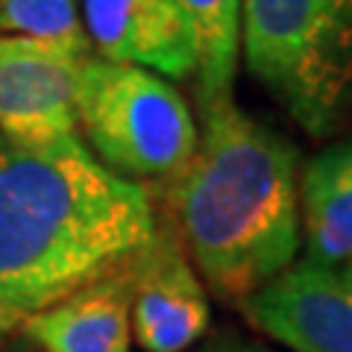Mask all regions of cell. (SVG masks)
Segmentation results:
<instances>
[{
  "label": "cell",
  "mask_w": 352,
  "mask_h": 352,
  "mask_svg": "<svg viewBox=\"0 0 352 352\" xmlns=\"http://www.w3.org/2000/svg\"><path fill=\"white\" fill-rule=\"evenodd\" d=\"M156 223L144 185L103 168L76 135H0V308L21 320L126 267Z\"/></svg>",
  "instance_id": "1"
},
{
  "label": "cell",
  "mask_w": 352,
  "mask_h": 352,
  "mask_svg": "<svg viewBox=\"0 0 352 352\" xmlns=\"http://www.w3.org/2000/svg\"><path fill=\"white\" fill-rule=\"evenodd\" d=\"M296 147L229 100L203 112L197 150L168 182L173 235L214 296L241 305L296 261Z\"/></svg>",
  "instance_id": "2"
},
{
  "label": "cell",
  "mask_w": 352,
  "mask_h": 352,
  "mask_svg": "<svg viewBox=\"0 0 352 352\" xmlns=\"http://www.w3.org/2000/svg\"><path fill=\"white\" fill-rule=\"evenodd\" d=\"M247 71L311 138L352 109V36L329 0H241Z\"/></svg>",
  "instance_id": "3"
},
{
  "label": "cell",
  "mask_w": 352,
  "mask_h": 352,
  "mask_svg": "<svg viewBox=\"0 0 352 352\" xmlns=\"http://www.w3.org/2000/svg\"><path fill=\"white\" fill-rule=\"evenodd\" d=\"M76 126L91 156L129 182H173L197 150L200 129L164 76L88 56L76 85Z\"/></svg>",
  "instance_id": "4"
},
{
  "label": "cell",
  "mask_w": 352,
  "mask_h": 352,
  "mask_svg": "<svg viewBox=\"0 0 352 352\" xmlns=\"http://www.w3.org/2000/svg\"><path fill=\"white\" fill-rule=\"evenodd\" d=\"M129 323L144 352H188L208 335V294L168 223L129 261Z\"/></svg>",
  "instance_id": "5"
},
{
  "label": "cell",
  "mask_w": 352,
  "mask_h": 352,
  "mask_svg": "<svg viewBox=\"0 0 352 352\" xmlns=\"http://www.w3.org/2000/svg\"><path fill=\"white\" fill-rule=\"evenodd\" d=\"M88 56L47 41L0 36V135L18 144L74 135L76 85Z\"/></svg>",
  "instance_id": "6"
},
{
  "label": "cell",
  "mask_w": 352,
  "mask_h": 352,
  "mask_svg": "<svg viewBox=\"0 0 352 352\" xmlns=\"http://www.w3.org/2000/svg\"><path fill=\"white\" fill-rule=\"evenodd\" d=\"M252 329L294 352H352V279L340 267L294 261L241 302Z\"/></svg>",
  "instance_id": "7"
},
{
  "label": "cell",
  "mask_w": 352,
  "mask_h": 352,
  "mask_svg": "<svg viewBox=\"0 0 352 352\" xmlns=\"http://www.w3.org/2000/svg\"><path fill=\"white\" fill-rule=\"evenodd\" d=\"M82 27L100 59L188 80L197 71L194 36L176 0H82Z\"/></svg>",
  "instance_id": "8"
},
{
  "label": "cell",
  "mask_w": 352,
  "mask_h": 352,
  "mask_svg": "<svg viewBox=\"0 0 352 352\" xmlns=\"http://www.w3.org/2000/svg\"><path fill=\"white\" fill-rule=\"evenodd\" d=\"M21 326L41 352H129V264L27 314Z\"/></svg>",
  "instance_id": "9"
},
{
  "label": "cell",
  "mask_w": 352,
  "mask_h": 352,
  "mask_svg": "<svg viewBox=\"0 0 352 352\" xmlns=\"http://www.w3.org/2000/svg\"><path fill=\"white\" fill-rule=\"evenodd\" d=\"M305 261L340 267L352 258V135L323 147L300 176Z\"/></svg>",
  "instance_id": "10"
},
{
  "label": "cell",
  "mask_w": 352,
  "mask_h": 352,
  "mask_svg": "<svg viewBox=\"0 0 352 352\" xmlns=\"http://www.w3.org/2000/svg\"><path fill=\"white\" fill-rule=\"evenodd\" d=\"M194 36L197 103L208 112L232 100L241 50V0H176Z\"/></svg>",
  "instance_id": "11"
},
{
  "label": "cell",
  "mask_w": 352,
  "mask_h": 352,
  "mask_svg": "<svg viewBox=\"0 0 352 352\" xmlns=\"http://www.w3.org/2000/svg\"><path fill=\"white\" fill-rule=\"evenodd\" d=\"M0 36L47 41L88 56L80 0H0Z\"/></svg>",
  "instance_id": "12"
},
{
  "label": "cell",
  "mask_w": 352,
  "mask_h": 352,
  "mask_svg": "<svg viewBox=\"0 0 352 352\" xmlns=\"http://www.w3.org/2000/svg\"><path fill=\"white\" fill-rule=\"evenodd\" d=\"M188 352H273V349L264 346L256 338L238 332V329H217V332L203 338L200 344Z\"/></svg>",
  "instance_id": "13"
},
{
  "label": "cell",
  "mask_w": 352,
  "mask_h": 352,
  "mask_svg": "<svg viewBox=\"0 0 352 352\" xmlns=\"http://www.w3.org/2000/svg\"><path fill=\"white\" fill-rule=\"evenodd\" d=\"M332 3V9L338 12V18H340V24H344V30L352 36V0H329Z\"/></svg>",
  "instance_id": "14"
},
{
  "label": "cell",
  "mask_w": 352,
  "mask_h": 352,
  "mask_svg": "<svg viewBox=\"0 0 352 352\" xmlns=\"http://www.w3.org/2000/svg\"><path fill=\"white\" fill-rule=\"evenodd\" d=\"M21 323V317L18 314H12V311H6V308H0V338H3L9 329L12 326H18Z\"/></svg>",
  "instance_id": "15"
},
{
  "label": "cell",
  "mask_w": 352,
  "mask_h": 352,
  "mask_svg": "<svg viewBox=\"0 0 352 352\" xmlns=\"http://www.w3.org/2000/svg\"><path fill=\"white\" fill-rule=\"evenodd\" d=\"M340 270H344V273H346V276H349V279H352V258H349V261H346V264H340Z\"/></svg>",
  "instance_id": "16"
}]
</instances>
